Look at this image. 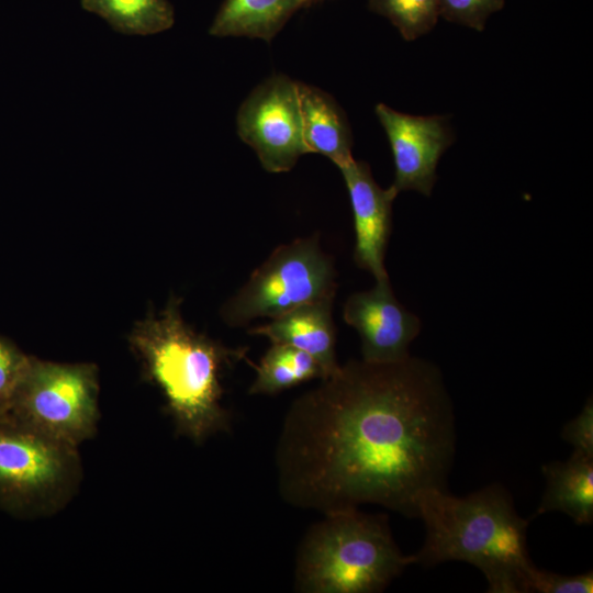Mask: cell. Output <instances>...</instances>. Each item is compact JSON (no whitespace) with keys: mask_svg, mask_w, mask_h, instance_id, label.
<instances>
[{"mask_svg":"<svg viewBox=\"0 0 593 593\" xmlns=\"http://www.w3.org/2000/svg\"><path fill=\"white\" fill-rule=\"evenodd\" d=\"M80 4L125 35H153L175 23V11L168 0H80Z\"/></svg>","mask_w":593,"mask_h":593,"instance_id":"16","label":"cell"},{"mask_svg":"<svg viewBox=\"0 0 593 593\" xmlns=\"http://www.w3.org/2000/svg\"><path fill=\"white\" fill-rule=\"evenodd\" d=\"M371 11L387 18L405 41H414L435 26L439 0H368Z\"/></svg>","mask_w":593,"mask_h":593,"instance_id":"18","label":"cell"},{"mask_svg":"<svg viewBox=\"0 0 593 593\" xmlns=\"http://www.w3.org/2000/svg\"><path fill=\"white\" fill-rule=\"evenodd\" d=\"M376 114L393 155L394 180L390 188L396 194L414 190L430 195L439 158L454 142L447 118L401 113L383 103L376 105Z\"/></svg>","mask_w":593,"mask_h":593,"instance_id":"9","label":"cell"},{"mask_svg":"<svg viewBox=\"0 0 593 593\" xmlns=\"http://www.w3.org/2000/svg\"><path fill=\"white\" fill-rule=\"evenodd\" d=\"M505 0H439V15L449 22L483 31L489 16L503 9Z\"/></svg>","mask_w":593,"mask_h":593,"instance_id":"19","label":"cell"},{"mask_svg":"<svg viewBox=\"0 0 593 593\" xmlns=\"http://www.w3.org/2000/svg\"><path fill=\"white\" fill-rule=\"evenodd\" d=\"M31 356L0 337V411L7 410L29 367Z\"/></svg>","mask_w":593,"mask_h":593,"instance_id":"20","label":"cell"},{"mask_svg":"<svg viewBox=\"0 0 593 593\" xmlns=\"http://www.w3.org/2000/svg\"><path fill=\"white\" fill-rule=\"evenodd\" d=\"M561 437L579 455L593 458V402L590 396L581 412L562 428Z\"/></svg>","mask_w":593,"mask_h":593,"instance_id":"22","label":"cell"},{"mask_svg":"<svg viewBox=\"0 0 593 593\" xmlns=\"http://www.w3.org/2000/svg\"><path fill=\"white\" fill-rule=\"evenodd\" d=\"M339 170L354 214L355 261L371 272L376 281L389 280L384 257L391 233L392 203L398 194L390 187L382 189L365 161L353 159Z\"/></svg>","mask_w":593,"mask_h":593,"instance_id":"11","label":"cell"},{"mask_svg":"<svg viewBox=\"0 0 593 593\" xmlns=\"http://www.w3.org/2000/svg\"><path fill=\"white\" fill-rule=\"evenodd\" d=\"M416 517L426 537L413 563L433 567L463 561L477 567L491 593H526L535 564L527 549L528 521L518 515L510 493L490 484L467 496L446 489L423 492Z\"/></svg>","mask_w":593,"mask_h":593,"instance_id":"2","label":"cell"},{"mask_svg":"<svg viewBox=\"0 0 593 593\" xmlns=\"http://www.w3.org/2000/svg\"><path fill=\"white\" fill-rule=\"evenodd\" d=\"M333 300L303 304L272 318L268 324L250 328L249 334L265 336L272 344L289 345L310 354L321 365L327 378L339 367L335 349Z\"/></svg>","mask_w":593,"mask_h":593,"instance_id":"12","label":"cell"},{"mask_svg":"<svg viewBox=\"0 0 593 593\" xmlns=\"http://www.w3.org/2000/svg\"><path fill=\"white\" fill-rule=\"evenodd\" d=\"M528 592L537 593H592L593 572L564 575L535 567L528 582Z\"/></svg>","mask_w":593,"mask_h":593,"instance_id":"21","label":"cell"},{"mask_svg":"<svg viewBox=\"0 0 593 593\" xmlns=\"http://www.w3.org/2000/svg\"><path fill=\"white\" fill-rule=\"evenodd\" d=\"M98 369L31 356L7 411L20 421L72 446L92 438L99 421Z\"/></svg>","mask_w":593,"mask_h":593,"instance_id":"7","label":"cell"},{"mask_svg":"<svg viewBox=\"0 0 593 593\" xmlns=\"http://www.w3.org/2000/svg\"><path fill=\"white\" fill-rule=\"evenodd\" d=\"M306 7L307 0H224L209 34L270 42L296 11Z\"/></svg>","mask_w":593,"mask_h":593,"instance_id":"15","label":"cell"},{"mask_svg":"<svg viewBox=\"0 0 593 593\" xmlns=\"http://www.w3.org/2000/svg\"><path fill=\"white\" fill-rule=\"evenodd\" d=\"M413 564L385 514L358 508L324 514L300 544L294 589L301 593H378Z\"/></svg>","mask_w":593,"mask_h":593,"instance_id":"4","label":"cell"},{"mask_svg":"<svg viewBox=\"0 0 593 593\" xmlns=\"http://www.w3.org/2000/svg\"><path fill=\"white\" fill-rule=\"evenodd\" d=\"M171 298L156 315L138 322L130 344L147 378L160 390L177 432L197 444L227 432L231 416L223 405L222 378L245 348H228L194 331Z\"/></svg>","mask_w":593,"mask_h":593,"instance_id":"3","label":"cell"},{"mask_svg":"<svg viewBox=\"0 0 593 593\" xmlns=\"http://www.w3.org/2000/svg\"><path fill=\"white\" fill-rule=\"evenodd\" d=\"M343 315L358 332L361 359L368 362L389 363L407 358L410 344L422 327L419 318L394 296L390 280L376 281L372 289L348 296Z\"/></svg>","mask_w":593,"mask_h":593,"instance_id":"10","label":"cell"},{"mask_svg":"<svg viewBox=\"0 0 593 593\" xmlns=\"http://www.w3.org/2000/svg\"><path fill=\"white\" fill-rule=\"evenodd\" d=\"M546 488L535 516L559 511L578 525L593 521V458L572 452L542 466Z\"/></svg>","mask_w":593,"mask_h":593,"instance_id":"14","label":"cell"},{"mask_svg":"<svg viewBox=\"0 0 593 593\" xmlns=\"http://www.w3.org/2000/svg\"><path fill=\"white\" fill-rule=\"evenodd\" d=\"M256 369L250 394H276L312 379H324L325 372L310 354L295 347L272 344Z\"/></svg>","mask_w":593,"mask_h":593,"instance_id":"17","label":"cell"},{"mask_svg":"<svg viewBox=\"0 0 593 593\" xmlns=\"http://www.w3.org/2000/svg\"><path fill=\"white\" fill-rule=\"evenodd\" d=\"M456 450L439 369L411 355L350 360L298 398L276 448L281 497L323 514L377 504L416 517L418 496L446 489Z\"/></svg>","mask_w":593,"mask_h":593,"instance_id":"1","label":"cell"},{"mask_svg":"<svg viewBox=\"0 0 593 593\" xmlns=\"http://www.w3.org/2000/svg\"><path fill=\"white\" fill-rule=\"evenodd\" d=\"M323 1H326V0H307V7L317 4V3L323 2Z\"/></svg>","mask_w":593,"mask_h":593,"instance_id":"23","label":"cell"},{"mask_svg":"<svg viewBox=\"0 0 593 593\" xmlns=\"http://www.w3.org/2000/svg\"><path fill=\"white\" fill-rule=\"evenodd\" d=\"M237 134L269 172H286L309 154L303 141L298 82L276 74L258 85L236 115Z\"/></svg>","mask_w":593,"mask_h":593,"instance_id":"8","label":"cell"},{"mask_svg":"<svg viewBox=\"0 0 593 593\" xmlns=\"http://www.w3.org/2000/svg\"><path fill=\"white\" fill-rule=\"evenodd\" d=\"M334 262L312 235L278 246L247 282L221 307L224 323L240 327L260 317L276 318L303 304L334 299Z\"/></svg>","mask_w":593,"mask_h":593,"instance_id":"6","label":"cell"},{"mask_svg":"<svg viewBox=\"0 0 593 593\" xmlns=\"http://www.w3.org/2000/svg\"><path fill=\"white\" fill-rule=\"evenodd\" d=\"M303 141L309 153L321 154L338 168L354 159L353 134L343 109L317 87L298 82Z\"/></svg>","mask_w":593,"mask_h":593,"instance_id":"13","label":"cell"},{"mask_svg":"<svg viewBox=\"0 0 593 593\" xmlns=\"http://www.w3.org/2000/svg\"><path fill=\"white\" fill-rule=\"evenodd\" d=\"M77 448L0 411V505L27 515L59 508L81 478Z\"/></svg>","mask_w":593,"mask_h":593,"instance_id":"5","label":"cell"}]
</instances>
